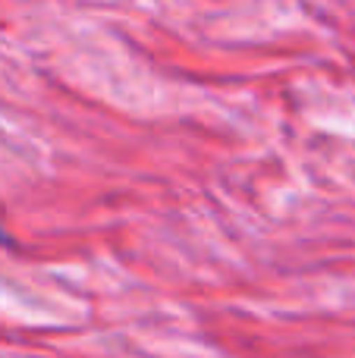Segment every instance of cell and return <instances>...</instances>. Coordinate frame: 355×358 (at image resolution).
I'll list each match as a JSON object with an SVG mask.
<instances>
[{
	"label": "cell",
	"mask_w": 355,
	"mask_h": 358,
	"mask_svg": "<svg viewBox=\"0 0 355 358\" xmlns=\"http://www.w3.org/2000/svg\"><path fill=\"white\" fill-rule=\"evenodd\" d=\"M3 242H6V233H3V227H0V245H3Z\"/></svg>",
	"instance_id": "obj_1"
}]
</instances>
